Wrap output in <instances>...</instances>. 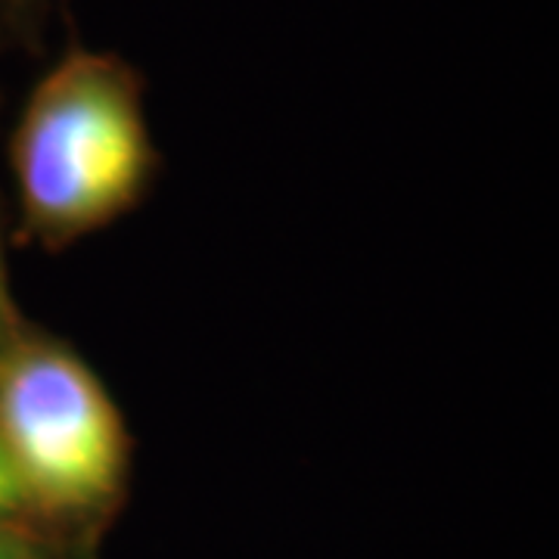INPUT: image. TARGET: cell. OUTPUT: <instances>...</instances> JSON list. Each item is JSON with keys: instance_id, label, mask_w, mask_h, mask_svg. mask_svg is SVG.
I'll return each mask as SVG.
<instances>
[{"instance_id": "6da1fadb", "label": "cell", "mask_w": 559, "mask_h": 559, "mask_svg": "<svg viewBox=\"0 0 559 559\" xmlns=\"http://www.w3.org/2000/svg\"><path fill=\"white\" fill-rule=\"evenodd\" d=\"M150 162L138 72L94 50H69L40 79L13 140L25 215L53 242L119 218L140 197Z\"/></svg>"}, {"instance_id": "7a4b0ae2", "label": "cell", "mask_w": 559, "mask_h": 559, "mask_svg": "<svg viewBox=\"0 0 559 559\" xmlns=\"http://www.w3.org/2000/svg\"><path fill=\"white\" fill-rule=\"evenodd\" d=\"M0 441L32 503L47 510H94L119 491L128 457L119 407L60 345H25L3 360Z\"/></svg>"}, {"instance_id": "3957f363", "label": "cell", "mask_w": 559, "mask_h": 559, "mask_svg": "<svg viewBox=\"0 0 559 559\" xmlns=\"http://www.w3.org/2000/svg\"><path fill=\"white\" fill-rule=\"evenodd\" d=\"M25 507H32L28 488H25L16 463H13V457L7 454V448H3V441H0V520L20 513Z\"/></svg>"}, {"instance_id": "277c9868", "label": "cell", "mask_w": 559, "mask_h": 559, "mask_svg": "<svg viewBox=\"0 0 559 559\" xmlns=\"http://www.w3.org/2000/svg\"><path fill=\"white\" fill-rule=\"evenodd\" d=\"M57 0H0V13L16 25H35V22L53 7Z\"/></svg>"}, {"instance_id": "5b68a950", "label": "cell", "mask_w": 559, "mask_h": 559, "mask_svg": "<svg viewBox=\"0 0 559 559\" xmlns=\"http://www.w3.org/2000/svg\"><path fill=\"white\" fill-rule=\"evenodd\" d=\"M0 559H28V544L0 528Z\"/></svg>"}]
</instances>
